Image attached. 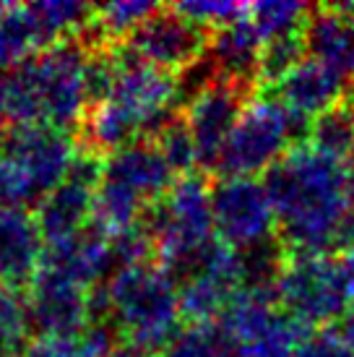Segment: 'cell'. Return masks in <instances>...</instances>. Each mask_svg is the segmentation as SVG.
<instances>
[{"label":"cell","mask_w":354,"mask_h":357,"mask_svg":"<svg viewBox=\"0 0 354 357\" xmlns=\"http://www.w3.org/2000/svg\"><path fill=\"white\" fill-rule=\"evenodd\" d=\"M266 193L274 204L276 238L289 256H331L336 232L354 208L352 165L339 162L310 144H297L266 172Z\"/></svg>","instance_id":"obj_1"},{"label":"cell","mask_w":354,"mask_h":357,"mask_svg":"<svg viewBox=\"0 0 354 357\" xmlns=\"http://www.w3.org/2000/svg\"><path fill=\"white\" fill-rule=\"evenodd\" d=\"M88 47L81 40H66L8 73V123L52 126L79 130L88 109L86 73Z\"/></svg>","instance_id":"obj_2"},{"label":"cell","mask_w":354,"mask_h":357,"mask_svg":"<svg viewBox=\"0 0 354 357\" xmlns=\"http://www.w3.org/2000/svg\"><path fill=\"white\" fill-rule=\"evenodd\" d=\"M177 279L154 264L118 268L107 279L112 324L123 342L144 357H157L180 334Z\"/></svg>","instance_id":"obj_3"},{"label":"cell","mask_w":354,"mask_h":357,"mask_svg":"<svg viewBox=\"0 0 354 357\" xmlns=\"http://www.w3.org/2000/svg\"><path fill=\"white\" fill-rule=\"evenodd\" d=\"M310 123L271 97L268 91H258L245 112L237 120L232 136L226 139L217 178H263L286 151L297 144H307Z\"/></svg>","instance_id":"obj_4"},{"label":"cell","mask_w":354,"mask_h":357,"mask_svg":"<svg viewBox=\"0 0 354 357\" xmlns=\"http://www.w3.org/2000/svg\"><path fill=\"white\" fill-rule=\"evenodd\" d=\"M276 300L284 313L313 328H325L339 318L344 321L354 303L339 258L318 253H297L286 258L276 284Z\"/></svg>","instance_id":"obj_5"},{"label":"cell","mask_w":354,"mask_h":357,"mask_svg":"<svg viewBox=\"0 0 354 357\" xmlns=\"http://www.w3.org/2000/svg\"><path fill=\"white\" fill-rule=\"evenodd\" d=\"M217 238L237 250H250L276 238L279 219L258 178H217L211 188Z\"/></svg>","instance_id":"obj_6"},{"label":"cell","mask_w":354,"mask_h":357,"mask_svg":"<svg viewBox=\"0 0 354 357\" xmlns=\"http://www.w3.org/2000/svg\"><path fill=\"white\" fill-rule=\"evenodd\" d=\"M256 94L258 89L250 84H237L217 76L183 105V115L196 139L198 165L203 172L217 169L226 139L232 136L237 120Z\"/></svg>","instance_id":"obj_7"},{"label":"cell","mask_w":354,"mask_h":357,"mask_svg":"<svg viewBox=\"0 0 354 357\" xmlns=\"http://www.w3.org/2000/svg\"><path fill=\"white\" fill-rule=\"evenodd\" d=\"M118 84L109 100L128 109L141 123L144 139H151L164 118L183 109L175 105L180 102V76L144 63L125 45H118Z\"/></svg>","instance_id":"obj_8"},{"label":"cell","mask_w":354,"mask_h":357,"mask_svg":"<svg viewBox=\"0 0 354 357\" xmlns=\"http://www.w3.org/2000/svg\"><path fill=\"white\" fill-rule=\"evenodd\" d=\"M123 45L148 66L180 76L206 58L211 34L167 6L138 26Z\"/></svg>","instance_id":"obj_9"},{"label":"cell","mask_w":354,"mask_h":357,"mask_svg":"<svg viewBox=\"0 0 354 357\" xmlns=\"http://www.w3.org/2000/svg\"><path fill=\"white\" fill-rule=\"evenodd\" d=\"M26 292L29 324L37 337H79L91 324L86 305L88 289L68 279L37 268Z\"/></svg>","instance_id":"obj_10"},{"label":"cell","mask_w":354,"mask_h":357,"mask_svg":"<svg viewBox=\"0 0 354 357\" xmlns=\"http://www.w3.org/2000/svg\"><path fill=\"white\" fill-rule=\"evenodd\" d=\"M6 151L24 162L42 196H47L68 178L70 162L76 157V136L52 126H13L8 128Z\"/></svg>","instance_id":"obj_11"},{"label":"cell","mask_w":354,"mask_h":357,"mask_svg":"<svg viewBox=\"0 0 354 357\" xmlns=\"http://www.w3.org/2000/svg\"><path fill=\"white\" fill-rule=\"evenodd\" d=\"M268 91L289 112L307 120H315L318 115H323L325 109L336 107L339 102L352 94L349 81L339 70L328 68L325 63L315 58H305L292 73H286L284 79Z\"/></svg>","instance_id":"obj_12"},{"label":"cell","mask_w":354,"mask_h":357,"mask_svg":"<svg viewBox=\"0 0 354 357\" xmlns=\"http://www.w3.org/2000/svg\"><path fill=\"white\" fill-rule=\"evenodd\" d=\"M45 238L34 211L0 208V284L26 292L40 268Z\"/></svg>","instance_id":"obj_13"},{"label":"cell","mask_w":354,"mask_h":357,"mask_svg":"<svg viewBox=\"0 0 354 357\" xmlns=\"http://www.w3.org/2000/svg\"><path fill=\"white\" fill-rule=\"evenodd\" d=\"M105 180L118 183L125 190H130L133 196H138L146 206H154L157 201H162L169 193L177 175L169 169L164 157L159 154L154 141L141 139L118 154L107 157Z\"/></svg>","instance_id":"obj_14"},{"label":"cell","mask_w":354,"mask_h":357,"mask_svg":"<svg viewBox=\"0 0 354 357\" xmlns=\"http://www.w3.org/2000/svg\"><path fill=\"white\" fill-rule=\"evenodd\" d=\"M263 45L266 40L256 29V24L250 21V16H243L235 24L211 34L208 60L217 70V76L237 81V84H250L258 89V66H261Z\"/></svg>","instance_id":"obj_15"},{"label":"cell","mask_w":354,"mask_h":357,"mask_svg":"<svg viewBox=\"0 0 354 357\" xmlns=\"http://www.w3.org/2000/svg\"><path fill=\"white\" fill-rule=\"evenodd\" d=\"M307 55L354 81V16L339 6L313 8L305 26Z\"/></svg>","instance_id":"obj_16"},{"label":"cell","mask_w":354,"mask_h":357,"mask_svg":"<svg viewBox=\"0 0 354 357\" xmlns=\"http://www.w3.org/2000/svg\"><path fill=\"white\" fill-rule=\"evenodd\" d=\"M94 193L97 190L86 188L73 180H63L58 188L49 190L47 196L34 208V219L40 225V232L45 243L47 240H63L79 235L86 229L94 208Z\"/></svg>","instance_id":"obj_17"},{"label":"cell","mask_w":354,"mask_h":357,"mask_svg":"<svg viewBox=\"0 0 354 357\" xmlns=\"http://www.w3.org/2000/svg\"><path fill=\"white\" fill-rule=\"evenodd\" d=\"M141 139H144L141 123L112 100L91 105L76 130V144L88 151H97L102 157H112Z\"/></svg>","instance_id":"obj_18"},{"label":"cell","mask_w":354,"mask_h":357,"mask_svg":"<svg viewBox=\"0 0 354 357\" xmlns=\"http://www.w3.org/2000/svg\"><path fill=\"white\" fill-rule=\"evenodd\" d=\"M47 50L40 21L29 6L0 3V70L10 73Z\"/></svg>","instance_id":"obj_19"},{"label":"cell","mask_w":354,"mask_h":357,"mask_svg":"<svg viewBox=\"0 0 354 357\" xmlns=\"http://www.w3.org/2000/svg\"><path fill=\"white\" fill-rule=\"evenodd\" d=\"M240 289H232L229 284L219 282L206 274H193L177 287V300H180V316L193 324H217L226 305L232 303Z\"/></svg>","instance_id":"obj_20"},{"label":"cell","mask_w":354,"mask_h":357,"mask_svg":"<svg viewBox=\"0 0 354 357\" xmlns=\"http://www.w3.org/2000/svg\"><path fill=\"white\" fill-rule=\"evenodd\" d=\"M307 144L339 162L354 165V91L310 123Z\"/></svg>","instance_id":"obj_21"},{"label":"cell","mask_w":354,"mask_h":357,"mask_svg":"<svg viewBox=\"0 0 354 357\" xmlns=\"http://www.w3.org/2000/svg\"><path fill=\"white\" fill-rule=\"evenodd\" d=\"M148 141H154V146L159 149V154L164 157V162L177 178L193 175L196 167H201L198 165L196 139L190 133V126H187L183 109H175L169 118H164V123L154 130V136Z\"/></svg>","instance_id":"obj_22"},{"label":"cell","mask_w":354,"mask_h":357,"mask_svg":"<svg viewBox=\"0 0 354 357\" xmlns=\"http://www.w3.org/2000/svg\"><path fill=\"white\" fill-rule=\"evenodd\" d=\"M310 13L313 8L300 0H261V3H250V10H247L250 21L256 24V29L266 42L305 31Z\"/></svg>","instance_id":"obj_23"},{"label":"cell","mask_w":354,"mask_h":357,"mask_svg":"<svg viewBox=\"0 0 354 357\" xmlns=\"http://www.w3.org/2000/svg\"><path fill=\"white\" fill-rule=\"evenodd\" d=\"M305 58H310L305 45V31L266 42L263 52H261V66H258V89H274L276 84L284 79L286 73H292Z\"/></svg>","instance_id":"obj_24"},{"label":"cell","mask_w":354,"mask_h":357,"mask_svg":"<svg viewBox=\"0 0 354 357\" xmlns=\"http://www.w3.org/2000/svg\"><path fill=\"white\" fill-rule=\"evenodd\" d=\"M42 196L40 185L34 183L31 172L24 162L3 149L0 151V208H31L40 206Z\"/></svg>","instance_id":"obj_25"},{"label":"cell","mask_w":354,"mask_h":357,"mask_svg":"<svg viewBox=\"0 0 354 357\" xmlns=\"http://www.w3.org/2000/svg\"><path fill=\"white\" fill-rule=\"evenodd\" d=\"M169 8L177 10L190 24H196L201 29H206L208 34H214V31L235 24L237 19L247 16L250 6L235 3V0H183V3L169 6Z\"/></svg>","instance_id":"obj_26"},{"label":"cell","mask_w":354,"mask_h":357,"mask_svg":"<svg viewBox=\"0 0 354 357\" xmlns=\"http://www.w3.org/2000/svg\"><path fill=\"white\" fill-rule=\"evenodd\" d=\"M29 303L19 289L0 284V344L26 349L29 344Z\"/></svg>","instance_id":"obj_27"},{"label":"cell","mask_w":354,"mask_h":357,"mask_svg":"<svg viewBox=\"0 0 354 357\" xmlns=\"http://www.w3.org/2000/svg\"><path fill=\"white\" fill-rule=\"evenodd\" d=\"M222 347L224 334L219 324H193L180 328V334L157 357H219Z\"/></svg>","instance_id":"obj_28"},{"label":"cell","mask_w":354,"mask_h":357,"mask_svg":"<svg viewBox=\"0 0 354 357\" xmlns=\"http://www.w3.org/2000/svg\"><path fill=\"white\" fill-rule=\"evenodd\" d=\"M297 357H354V347L344 339V334L334 326L315 328Z\"/></svg>","instance_id":"obj_29"},{"label":"cell","mask_w":354,"mask_h":357,"mask_svg":"<svg viewBox=\"0 0 354 357\" xmlns=\"http://www.w3.org/2000/svg\"><path fill=\"white\" fill-rule=\"evenodd\" d=\"M21 357H84L79 337H34Z\"/></svg>","instance_id":"obj_30"},{"label":"cell","mask_w":354,"mask_h":357,"mask_svg":"<svg viewBox=\"0 0 354 357\" xmlns=\"http://www.w3.org/2000/svg\"><path fill=\"white\" fill-rule=\"evenodd\" d=\"M339 264H341V271H344L346 284H349V289H352V298H354V248H349L346 253H341Z\"/></svg>","instance_id":"obj_31"},{"label":"cell","mask_w":354,"mask_h":357,"mask_svg":"<svg viewBox=\"0 0 354 357\" xmlns=\"http://www.w3.org/2000/svg\"><path fill=\"white\" fill-rule=\"evenodd\" d=\"M8 118V73L0 70V126Z\"/></svg>","instance_id":"obj_32"},{"label":"cell","mask_w":354,"mask_h":357,"mask_svg":"<svg viewBox=\"0 0 354 357\" xmlns=\"http://www.w3.org/2000/svg\"><path fill=\"white\" fill-rule=\"evenodd\" d=\"M339 331L344 334V339L354 347V305H352V310H349V313L344 316V321H341V326H339Z\"/></svg>","instance_id":"obj_33"},{"label":"cell","mask_w":354,"mask_h":357,"mask_svg":"<svg viewBox=\"0 0 354 357\" xmlns=\"http://www.w3.org/2000/svg\"><path fill=\"white\" fill-rule=\"evenodd\" d=\"M21 355H24V349L8 347V344H0V357H21Z\"/></svg>","instance_id":"obj_34"},{"label":"cell","mask_w":354,"mask_h":357,"mask_svg":"<svg viewBox=\"0 0 354 357\" xmlns=\"http://www.w3.org/2000/svg\"><path fill=\"white\" fill-rule=\"evenodd\" d=\"M6 139H8V128H3V126H0V151L6 149Z\"/></svg>","instance_id":"obj_35"},{"label":"cell","mask_w":354,"mask_h":357,"mask_svg":"<svg viewBox=\"0 0 354 357\" xmlns=\"http://www.w3.org/2000/svg\"><path fill=\"white\" fill-rule=\"evenodd\" d=\"M352 193H354V165H352Z\"/></svg>","instance_id":"obj_36"}]
</instances>
